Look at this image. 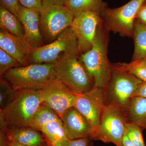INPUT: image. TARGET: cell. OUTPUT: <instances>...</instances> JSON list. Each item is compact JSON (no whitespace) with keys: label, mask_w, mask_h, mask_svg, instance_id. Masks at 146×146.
I'll use <instances>...</instances> for the list:
<instances>
[{"label":"cell","mask_w":146,"mask_h":146,"mask_svg":"<svg viewBox=\"0 0 146 146\" xmlns=\"http://www.w3.org/2000/svg\"><path fill=\"white\" fill-rule=\"evenodd\" d=\"M43 103L39 89H22L12 92L0 109L1 130L6 132L29 127L32 119Z\"/></svg>","instance_id":"6da1fadb"},{"label":"cell","mask_w":146,"mask_h":146,"mask_svg":"<svg viewBox=\"0 0 146 146\" xmlns=\"http://www.w3.org/2000/svg\"><path fill=\"white\" fill-rule=\"evenodd\" d=\"M80 52H65L53 63L54 78L76 94L85 93L94 86V79L80 59Z\"/></svg>","instance_id":"7a4b0ae2"},{"label":"cell","mask_w":146,"mask_h":146,"mask_svg":"<svg viewBox=\"0 0 146 146\" xmlns=\"http://www.w3.org/2000/svg\"><path fill=\"white\" fill-rule=\"evenodd\" d=\"M109 32L102 22L98 27L91 49L81 54L80 59L86 70L94 80V87L105 89L108 84L112 65L108 57Z\"/></svg>","instance_id":"3957f363"},{"label":"cell","mask_w":146,"mask_h":146,"mask_svg":"<svg viewBox=\"0 0 146 146\" xmlns=\"http://www.w3.org/2000/svg\"><path fill=\"white\" fill-rule=\"evenodd\" d=\"M53 63L30 64L14 67L1 77V82L12 92L22 89H40L53 79Z\"/></svg>","instance_id":"277c9868"},{"label":"cell","mask_w":146,"mask_h":146,"mask_svg":"<svg viewBox=\"0 0 146 146\" xmlns=\"http://www.w3.org/2000/svg\"><path fill=\"white\" fill-rule=\"evenodd\" d=\"M146 0H130L119 7H106L101 13L102 23L108 31L133 38L136 15Z\"/></svg>","instance_id":"5b68a950"},{"label":"cell","mask_w":146,"mask_h":146,"mask_svg":"<svg viewBox=\"0 0 146 146\" xmlns=\"http://www.w3.org/2000/svg\"><path fill=\"white\" fill-rule=\"evenodd\" d=\"M127 123L125 112L115 105L107 103L91 140L123 146Z\"/></svg>","instance_id":"8992f818"},{"label":"cell","mask_w":146,"mask_h":146,"mask_svg":"<svg viewBox=\"0 0 146 146\" xmlns=\"http://www.w3.org/2000/svg\"><path fill=\"white\" fill-rule=\"evenodd\" d=\"M74 18L72 12L65 5L43 6L39 25L44 41L48 44L53 42L70 27Z\"/></svg>","instance_id":"52a82bcc"},{"label":"cell","mask_w":146,"mask_h":146,"mask_svg":"<svg viewBox=\"0 0 146 146\" xmlns=\"http://www.w3.org/2000/svg\"><path fill=\"white\" fill-rule=\"evenodd\" d=\"M143 81L132 75L112 70L105 90L107 103L115 105L124 112Z\"/></svg>","instance_id":"ba28073f"},{"label":"cell","mask_w":146,"mask_h":146,"mask_svg":"<svg viewBox=\"0 0 146 146\" xmlns=\"http://www.w3.org/2000/svg\"><path fill=\"white\" fill-rule=\"evenodd\" d=\"M29 127L42 132L52 146H62L69 140L61 118L45 104L41 105L32 119Z\"/></svg>","instance_id":"9c48e42d"},{"label":"cell","mask_w":146,"mask_h":146,"mask_svg":"<svg viewBox=\"0 0 146 146\" xmlns=\"http://www.w3.org/2000/svg\"><path fill=\"white\" fill-rule=\"evenodd\" d=\"M72 51H80L75 35L70 27L53 42L33 50L29 64L53 63L63 54Z\"/></svg>","instance_id":"30bf717a"},{"label":"cell","mask_w":146,"mask_h":146,"mask_svg":"<svg viewBox=\"0 0 146 146\" xmlns=\"http://www.w3.org/2000/svg\"><path fill=\"white\" fill-rule=\"evenodd\" d=\"M106 104L105 90L98 87H94L77 97L74 107L89 121L94 129V134L99 125Z\"/></svg>","instance_id":"8fae6325"},{"label":"cell","mask_w":146,"mask_h":146,"mask_svg":"<svg viewBox=\"0 0 146 146\" xmlns=\"http://www.w3.org/2000/svg\"><path fill=\"white\" fill-rule=\"evenodd\" d=\"M102 22L100 15L86 11L74 17L70 28L74 33L80 54L91 49L99 25Z\"/></svg>","instance_id":"7c38bea8"},{"label":"cell","mask_w":146,"mask_h":146,"mask_svg":"<svg viewBox=\"0 0 146 146\" xmlns=\"http://www.w3.org/2000/svg\"><path fill=\"white\" fill-rule=\"evenodd\" d=\"M43 103L60 117L74 107L78 94H74L54 78L42 89Z\"/></svg>","instance_id":"4fadbf2b"},{"label":"cell","mask_w":146,"mask_h":146,"mask_svg":"<svg viewBox=\"0 0 146 146\" xmlns=\"http://www.w3.org/2000/svg\"><path fill=\"white\" fill-rule=\"evenodd\" d=\"M69 140L89 138L92 139L94 131L89 121L76 108L67 110L60 117Z\"/></svg>","instance_id":"5bb4252c"},{"label":"cell","mask_w":146,"mask_h":146,"mask_svg":"<svg viewBox=\"0 0 146 146\" xmlns=\"http://www.w3.org/2000/svg\"><path fill=\"white\" fill-rule=\"evenodd\" d=\"M40 12L21 6L18 19L25 30V39L32 50L44 46L39 25Z\"/></svg>","instance_id":"9a60e30c"},{"label":"cell","mask_w":146,"mask_h":146,"mask_svg":"<svg viewBox=\"0 0 146 146\" xmlns=\"http://www.w3.org/2000/svg\"><path fill=\"white\" fill-rule=\"evenodd\" d=\"M0 49L14 58L23 66L29 65L32 49L24 38L0 29Z\"/></svg>","instance_id":"2e32d148"},{"label":"cell","mask_w":146,"mask_h":146,"mask_svg":"<svg viewBox=\"0 0 146 146\" xmlns=\"http://www.w3.org/2000/svg\"><path fill=\"white\" fill-rule=\"evenodd\" d=\"M3 132L9 141H16L27 146H45L44 138L39 131L30 127Z\"/></svg>","instance_id":"e0dca14e"},{"label":"cell","mask_w":146,"mask_h":146,"mask_svg":"<svg viewBox=\"0 0 146 146\" xmlns=\"http://www.w3.org/2000/svg\"><path fill=\"white\" fill-rule=\"evenodd\" d=\"M125 113L127 122L146 129V98L132 97Z\"/></svg>","instance_id":"ac0fdd59"},{"label":"cell","mask_w":146,"mask_h":146,"mask_svg":"<svg viewBox=\"0 0 146 146\" xmlns=\"http://www.w3.org/2000/svg\"><path fill=\"white\" fill-rule=\"evenodd\" d=\"M65 5L72 12L74 17L86 11L95 12L100 15L108 6L103 0H69Z\"/></svg>","instance_id":"d6986e66"},{"label":"cell","mask_w":146,"mask_h":146,"mask_svg":"<svg viewBox=\"0 0 146 146\" xmlns=\"http://www.w3.org/2000/svg\"><path fill=\"white\" fill-rule=\"evenodd\" d=\"M1 29L25 39V32L21 21L15 15L0 6Z\"/></svg>","instance_id":"ffe728a7"},{"label":"cell","mask_w":146,"mask_h":146,"mask_svg":"<svg viewBox=\"0 0 146 146\" xmlns=\"http://www.w3.org/2000/svg\"><path fill=\"white\" fill-rule=\"evenodd\" d=\"M112 70L132 75L143 82H146V59L132 60L129 63L111 64Z\"/></svg>","instance_id":"44dd1931"},{"label":"cell","mask_w":146,"mask_h":146,"mask_svg":"<svg viewBox=\"0 0 146 146\" xmlns=\"http://www.w3.org/2000/svg\"><path fill=\"white\" fill-rule=\"evenodd\" d=\"M133 38L134 49L132 60L146 59V26L136 19Z\"/></svg>","instance_id":"7402d4cb"},{"label":"cell","mask_w":146,"mask_h":146,"mask_svg":"<svg viewBox=\"0 0 146 146\" xmlns=\"http://www.w3.org/2000/svg\"><path fill=\"white\" fill-rule=\"evenodd\" d=\"M143 129L134 124L127 123L125 134L133 146H146L143 136Z\"/></svg>","instance_id":"603a6c76"},{"label":"cell","mask_w":146,"mask_h":146,"mask_svg":"<svg viewBox=\"0 0 146 146\" xmlns=\"http://www.w3.org/2000/svg\"><path fill=\"white\" fill-rule=\"evenodd\" d=\"M18 60L0 49V76L1 77L9 69L14 67L22 66Z\"/></svg>","instance_id":"cb8c5ba5"},{"label":"cell","mask_w":146,"mask_h":146,"mask_svg":"<svg viewBox=\"0 0 146 146\" xmlns=\"http://www.w3.org/2000/svg\"><path fill=\"white\" fill-rule=\"evenodd\" d=\"M1 5L18 18L21 5L18 0H0Z\"/></svg>","instance_id":"d4e9b609"},{"label":"cell","mask_w":146,"mask_h":146,"mask_svg":"<svg viewBox=\"0 0 146 146\" xmlns=\"http://www.w3.org/2000/svg\"><path fill=\"white\" fill-rule=\"evenodd\" d=\"M20 4L24 7L29 9H35L41 12L43 9V5L42 0H18Z\"/></svg>","instance_id":"484cf974"},{"label":"cell","mask_w":146,"mask_h":146,"mask_svg":"<svg viewBox=\"0 0 146 146\" xmlns=\"http://www.w3.org/2000/svg\"><path fill=\"white\" fill-rule=\"evenodd\" d=\"M91 140L89 138L69 140L65 142L62 146H89Z\"/></svg>","instance_id":"4316f807"},{"label":"cell","mask_w":146,"mask_h":146,"mask_svg":"<svg viewBox=\"0 0 146 146\" xmlns=\"http://www.w3.org/2000/svg\"><path fill=\"white\" fill-rule=\"evenodd\" d=\"M136 19L146 26V2L138 10Z\"/></svg>","instance_id":"83f0119b"},{"label":"cell","mask_w":146,"mask_h":146,"mask_svg":"<svg viewBox=\"0 0 146 146\" xmlns=\"http://www.w3.org/2000/svg\"><path fill=\"white\" fill-rule=\"evenodd\" d=\"M133 97H141L146 98V82H143L138 86L135 91Z\"/></svg>","instance_id":"f1b7e54d"},{"label":"cell","mask_w":146,"mask_h":146,"mask_svg":"<svg viewBox=\"0 0 146 146\" xmlns=\"http://www.w3.org/2000/svg\"><path fill=\"white\" fill-rule=\"evenodd\" d=\"M43 6L65 5V0H42Z\"/></svg>","instance_id":"f546056e"},{"label":"cell","mask_w":146,"mask_h":146,"mask_svg":"<svg viewBox=\"0 0 146 146\" xmlns=\"http://www.w3.org/2000/svg\"><path fill=\"white\" fill-rule=\"evenodd\" d=\"M1 135L2 136L3 138L5 146H27L18 143V142H16V141H9V140H7L6 138L4 133L1 131Z\"/></svg>","instance_id":"4dcf8cb0"},{"label":"cell","mask_w":146,"mask_h":146,"mask_svg":"<svg viewBox=\"0 0 146 146\" xmlns=\"http://www.w3.org/2000/svg\"><path fill=\"white\" fill-rule=\"evenodd\" d=\"M123 146H133L125 134L123 139Z\"/></svg>","instance_id":"1f68e13d"},{"label":"cell","mask_w":146,"mask_h":146,"mask_svg":"<svg viewBox=\"0 0 146 146\" xmlns=\"http://www.w3.org/2000/svg\"><path fill=\"white\" fill-rule=\"evenodd\" d=\"M0 146H5L3 138L2 135L0 136Z\"/></svg>","instance_id":"d6a6232c"},{"label":"cell","mask_w":146,"mask_h":146,"mask_svg":"<svg viewBox=\"0 0 146 146\" xmlns=\"http://www.w3.org/2000/svg\"><path fill=\"white\" fill-rule=\"evenodd\" d=\"M89 146H93V143H92V142H90V143L89 144Z\"/></svg>","instance_id":"836d02e7"},{"label":"cell","mask_w":146,"mask_h":146,"mask_svg":"<svg viewBox=\"0 0 146 146\" xmlns=\"http://www.w3.org/2000/svg\"><path fill=\"white\" fill-rule=\"evenodd\" d=\"M47 143H47V145L46 146H52L51 145H50L49 143H48V142H47Z\"/></svg>","instance_id":"e575fe53"},{"label":"cell","mask_w":146,"mask_h":146,"mask_svg":"<svg viewBox=\"0 0 146 146\" xmlns=\"http://www.w3.org/2000/svg\"><path fill=\"white\" fill-rule=\"evenodd\" d=\"M68 1H69V0H65V1H66V3H67V2H68ZM66 3H65V4H66Z\"/></svg>","instance_id":"d590c367"}]
</instances>
